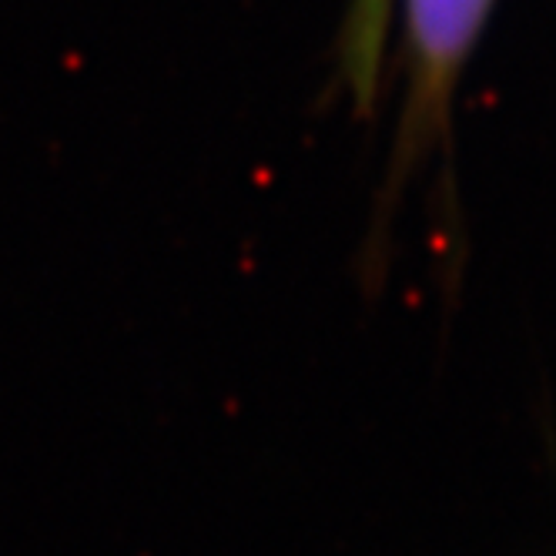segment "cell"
I'll use <instances>...</instances> for the list:
<instances>
[{"instance_id": "cell-1", "label": "cell", "mask_w": 556, "mask_h": 556, "mask_svg": "<svg viewBox=\"0 0 556 556\" xmlns=\"http://www.w3.org/2000/svg\"><path fill=\"white\" fill-rule=\"evenodd\" d=\"M395 4H400V54H395V61H400L403 74V101L382 168V185L372 198L366 245L359 255L363 286L379 289L386 282L389 228L403 208L406 188L422 168L440 165V258L446 265L450 289H456L463 265V225L453 165V114L459 81L483 41L500 0H349L339 34V85L345 88L352 111L369 117V122L379 111Z\"/></svg>"}]
</instances>
